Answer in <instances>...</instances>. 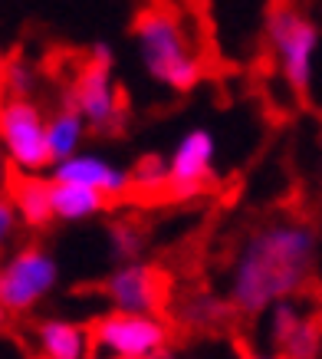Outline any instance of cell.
<instances>
[{
    "label": "cell",
    "mask_w": 322,
    "mask_h": 359,
    "mask_svg": "<svg viewBox=\"0 0 322 359\" xmlns=\"http://www.w3.org/2000/svg\"><path fill=\"white\" fill-rule=\"evenodd\" d=\"M319 224L306 215H279L250 231L230 271L227 304L240 320H257L286 300H316Z\"/></svg>",
    "instance_id": "obj_1"
},
{
    "label": "cell",
    "mask_w": 322,
    "mask_h": 359,
    "mask_svg": "<svg viewBox=\"0 0 322 359\" xmlns=\"http://www.w3.org/2000/svg\"><path fill=\"white\" fill-rule=\"evenodd\" d=\"M132 36L139 40L141 63L151 79L174 93H191L211 76V56L194 36V17L168 4L139 7L132 17Z\"/></svg>",
    "instance_id": "obj_2"
},
{
    "label": "cell",
    "mask_w": 322,
    "mask_h": 359,
    "mask_svg": "<svg viewBox=\"0 0 322 359\" xmlns=\"http://www.w3.org/2000/svg\"><path fill=\"white\" fill-rule=\"evenodd\" d=\"M263 43L273 69L286 79V89L300 106H312V56L319 50L316 20L293 4H273L263 13Z\"/></svg>",
    "instance_id": "obj_3"
},
{
    "label": "cell",
    "mask_w": 322,
    "mask_h": 359,
    "mask_svg": "<svg viewBox=\"0 0 322 359\" xmlns=\"http://www.w3.org/2000/svg\"><path fill=\"white\" fill-rule=\"evenodd\" d=\"M112 66H115V56L106 43L89 46L86 53L73 63V73H69V96L76 102V109L83 112V119L92 132H115L118 119H122V109H118V96L112 89Z\"/></svg>",
    "instance_id": "obj_4"
},
{
    "label": "cell",
    "mask_w": 322,
    "mask_h": 359,
    "mask_svg": "<svg viewBox=\"0 0 322 359\" xmlns=\"http://www.w3.org/2000/svg\"><path fill=\"white\" fill-rule=\"evenodd\" d=\"M89 337V359H151L168 343V327L161 316L125 313V310H108L96 316L86 330Z\"/></svg>",
    "instance_id": "obj_5"
},
{
    "label": "cell",
    "mask_w": 322,
    "mask_h": 359,
    "mask_svg": "<svg viewBox=\"0 0 322 359\" xmlns=\"http://www.w3.org/2000/svg\"><path fill=\"white\" fill-rule=\"evenodd\" d=\"M56 277H59V267H56L53 254L40 241L23 244L10 261L4 264V273H0V306H4V313L27 316L56 287Z\"/></svg>",
    "instance_id": "obj_6"
},
{
    "label": "cell",
    "mask_w": 322,
    "mask_h": 359,
    "mask_svg": "<svg viewBox=\"0 0 322 359\" xmlns=\"http://www.w3.org/2000/svg\"><path fill=\"white\" fill-rule=\"evenodd\" d=\"M92 290L112 304V310L125 313L161 316L172 306V273L161 264H122Z\"/></svg>",
    "instance_id": "obj_7"
},
{
    "label": "cell",
    "mask_w": 322,
    "mask_h": 359,
    "mask_svg": "<svg viewBox=\"0 0 322 359\" xmlns=\"http://www.w3.org/2000/svg\"><path fill=\"white\" fill-rule=\"evenodd\" d=\"M40 106L33 99H7L0 112V135L7 149V162H13L20 172L40 175L43 168H53L56 158L50 152V135Z\"/></svg>",
    "instance_id": "obj_8"
},
{
    "label": "cell",
    "mask_w": 322,
    "mask_h": 359,
    "mask_svg": "<svg viewBox=\"0 0 322 359\" xmlns=\"http://www.w3.org/2000/svg\"><path fill=\"white\" fill-rule=\"evenodd\" d=\"M270 343L276 349L273 359H319L322 353V300L309 304H286L273 306V330Z\"/></svg>",
    "instance_id": "obj_9"
},
{
    "label": "cell",
    "mask_w": 322,
    "mask_h": 359,
    "mask_svg": "<svg viewBox=\"0 0 322 359\" xmlns=\"http://www.w3.org/2000/svg\"><path fill=\"white\" fill-rule=\"evenodd\" d=\"M214 135L207 129H191L172 155V182L184 198L201 195L207 185H214Z\"/></svg>",
    "instance_id": "obj_10"
},
{
    "label": "cell",
    "mask_w": 322,
    "mask_h": 359,
    "mask_svg": "<svg viewBox=\"0 0 322 359\" xmlns=\"http://www.w3.org/2000/svg\"><path fill=\"white\" fill-rule=\"evenodd\" d=\"M7 195H10L7 201L17 208V215H20L30 228L43 231L56 221L53 198H50V182L40 178V175L20 172L13 162H7Z\"/></svg>",
    "instance_id": "obj_11"
},
{
    "label": "cell",
    "mask_w": 322,
    "mask_h": 359,
    "mask_svg": "<svg viewBox=\"0 0 322 359\" xmlns=\"http://www.w3.org/2000/svg\"><path fill=\"white\" fill-rule=\"evenodd\" d=\"M53 178L56 182H73V185H86V188H96L102 195L115 198L118 205L125 201V191H129V172H122L115 165L102 162L96 155H76L69 162L56 165L53 168Z\"/></svg>",
    "instance_id": "obj_12"
},
{
    "label": "cell",
    "mask_w": 322,
    "mask_h": 359,
    "mask_svg": "<svg viewBox=\"0 0 322 359\" xmlns=\"http://www.w3.org/2000/svg\"><path fill=\"white\" fill-rule=\"evenodd\" d=\"M30 333L40 349L36 359H83L89 349L86 330L69 320H36Z\"/></svg>",
    "instance_id": "obj_13"
},
{
    "label": "cell",
    "mask_w": 322,
    "mask_h": 359,
    "mask_svg": "<svg viewBox=\"0 0 322 359\" xmlns=\"http://www.w3.org/2000/svg\"><path fill=\"white\" fill-rule=\"evenodd\" d=\"M50 198H53V215L59 221H83V218L106 215V211L118 208L115 198L102 195L96 188L73 185V182H56V178H50Z\"/></svg>",
    "instance_id": "obj_14"
},
{
    "label": "cell",
    "mask_w": 322,
    "mask_h": 359,
    "mask_svg": "<svg viewBox=\"0 0 322 359\" xmlns=\"http://www.w3.org/2000/svg\"><path fill=\"white\" fill-rule=\"evenodd\" d=\"M83 132H86V119H83V112L76 109L73 99H66V106H59V109L53 112L50 126H46V135H50V152H53L56 165L76 158V149H79Z\"/></svg>",
    "instance_id": "obj_15"
},
{
    "label": "cell",
    "mask_w": 322,
    "mask_h": 359,
    "mask_svg": "<svg viewBox=\"0 0 322 359\" xmlns=\"http://www.w3.org/2000/svg\"><path fill=\"white\" fill-rule=\"evenodd\" d=\"M108 231H112V248H115L118 261L139 264L135 257L145 250V228H141V221L139 218L112 221V224H108Z\"/></svg>",
    "instance_id": "obj_16"
},
{
    "label": "cell",
    "mask_w": 322,
    "mask_h": 359,
    "mask_svg": "<svg viewBox=\"0 0 322 359\" xmlns=\"http://www.w3.org/2000/svg\"><path fill=\"white\" fill-rule=\"evenodd\" d=\"M13 224H17V208L4 198V205H0V238H7L13 231Z\"/></svg>",
    "instance_id": "obj_17"
},
{
    "label": "cell",
    "mask_w": 322,
    "mask_h": 359,
    "mask_svg": "<svg viewBox=\"0 0 322 359\" xmlns=\"http://www.w3.org/2000/svg\"><path fill=\"white\" fill-rule=\"evenodd\" d=\"M234 346H237V359H267V356H260V353H253V349H250V346H244L240 339H237Z\"/></svg>",
    "instance_id": "obj_18"
}]
</instances>
